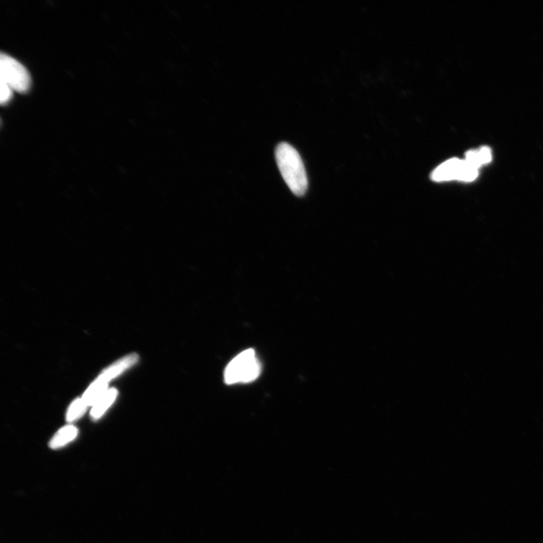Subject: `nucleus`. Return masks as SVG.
Segmentation results:
<instances>
[{"label": "nucleus", "instance_id": "7ed1b4c3", "mask_svg": "<svg viewBox=\"0 0 543 543\" xmlns=\"http://www.w3.org/2000/svg\"><path fill=\"white\" fill-rule=\"evenodd\" d=\"M0 81L9 85L13 91L26 93L30 90L31 78L21 63L6 54L0 58Z\"/></svg>", "mask_w": 543, "mask_h": 543}, {"label": "nucleus", "instance_id": "f03ea898", "mask_svg": "<svg viewBox=\"0 0 543 543\" xmlns=\"http://www.w3.org/2000/svg\"><path fill=\"white\" fill-rule=\"evenodd\" d=\"M261 366L253 349L243 351L236 356L226 367L225 381L228 385L249 383L256 380L260 374Z\"/></svg>", "mask_w": 543, "mask_h": 543}, {"label": "nucleus", "instance_id": "6e6552de", "mask_svg": "<svg viewBox=\"0 0 543 543\" xmlns=\"http://www.w3.org/2000/svg\"><path fill=\"white\" fill-rule=\"evenodd\" d=\"M87 405L85 404L82 398H77L73 404H71L67 415V420L68 422H73L81 418L87 409Z\"/></svg>", "mask_w": 543, "mask_h": 543}, {"label": "nucleus", "instance_id": "1a4fd4ad", "mask_svg": "<svg viewBox=\"0 0 543 543\" xmlns=\"http://www.w3.org/2000/svg\"><path fill=\"white\" fill-rule=\"evenodd\" d=\"M0 91H1L0 92V102H1V105H5L12 99L13 90L9 85L1 81L0 82Z\"/></svg>", "mask_w": 543, "mask_h": 543}, {"label": "nucleus", "instance_id": "20e7f679", "mask_svg": "<svg viewBox=\"0 0 543 543\" xmlns=\"http://www.w3.org/2000/svg\"><path fill=\"white\" fill-rule=\"evenodd\" d=\"M467 164L465 161L453 158L441 164L431 174V179L435 182L457 180L466 181Z\"/></svg>", "mask_w": 543, "mask_h": 543}, {"label": "nucleus", "instance_id": "0eeeda50", "mask_svg": "<svg viewBox=\"0 0 543 543\" xmlns=\"http://www.w3.org/2000/svg\"><path fill=\"white\" fill-rule=\"evenodd\" d=\"M491 151L489 147H482L479 150H470L466 154L465 161L478 169L479 167L488 164L491 161Z\"/></svg>", "mask_w": 543, "mask_h": 543}, {"label": "nucleus", "instance_id": "423d86ee", "mask_svg": "<svg viewBox=\"0 0 543 543\" xmlns=\"http://www.w3.org/2000/svg\"><path fill=\"white\" fill-rule=\"evenodd\" d=\"M78 434V429L74 426H67L61 429L52 439L50 446L52 449H57L74 440Z\"/></svg>", "mask_w": 543, "mask_h": 543}, {"label": "nucleus", "instance_id": "f257e3e1", "mask_svg": "<svg viewBox=\"0 0 543 543\" xmlns=\"http://www.w3.org/2000/svg\"><path fill=\"white\" fill-rule=\"evenodd\" d=\"M276 159L279 171L292 193L298 196L306 194L308 179L298 152L289 143H279L276 150Z\"/></svg>", "mask_w": 543, "mask_h": 543}, {"label": "nucleus", "instance_id": "39448f33", "mask_svg": "<svg viewBox=\"0 0 543 543\" xmlns=\"http://www.w3.org/2000/svg\"><path fill=\"white\" fill-rule=\"evenodd\" d=\"M117 396L116 389H110L106 391L97 402H95L92 410L91 416L94 420L99 419L101 415L105 413L108 407L113 404Z\"/></svg>", "mask_w": 543, "mask_h": 543}]
</instances>
